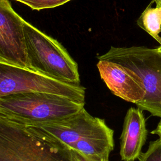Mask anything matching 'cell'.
<instances>
[{
	"label": "cell",
	"instance_id": "obj_1",
	"mask_svg": "<svg viewBox=\"0 0 161 161\" xmlns=\"http://www.w3.org/2000/svg\"><path fill=\"white\" fill-rule=\"evenodd\" d=\"M25 126L67 161H109L114 148L113 130L85 108L62 119Z\"/></svg>",
	"mask_w": 161,
	"mask_h": 161
},
{
	"label": "cell",
	"instance_id": "obj_2",
	"mask_svg": "<svg viewBox=\"0 0 161 161\" xmlns=\"http://www.w3.org/2000/svg\"><path fill=\"white\" fill-rule=\"evenodd\" d=\"M85 103L54 94L16 93L0 97V116L24 125H36L72 116Z\"/></svg>",
	"mask_w": 161,
	"mask_h": 161
},
{
	"label": "cell",
	"instance_id": "obj_3",
	"mask_svg": "<svg viewBox=\"0 0 161 161\" xmlns=\"http://www.w3.org/2000/svg\"><path fill=\"white\" fill-rule=\"evenodd\" d=\"M97 58L118 63L137 74L143 82L145 94L136 105L161 118V50L158 47H111Z\"/></svg>",
	"mask_w": 161,
	"mask_h": 161
},
{
	"label": "cell",
	"instance_id": "obj_4",
	"mask_svg": "<svg viewBox=\"0 0 161 161\" xmlns=\"http://www.w3.org/2000/svg\"><path fill=\"white\" fill-rule=\"evenodd\" d=\"M23 28L30 69L80 84L77 64L58 42L25 19Z\"/></svg>",
	"mask_w": 161,
	"mask_h": 161
},
{
	"label": "cell",
	"instance_id": "obj_5",
	"mask_svg": "<svg viewBox=\"0 0 161 161\" xmlns=\"http://www.w3.org/2000/svg\"><path fill=\"white\" fill-rule=\"evenodd\" d=\"M21 92L54 94L85 101L86 88L80 84L0 62V97Z\"/></svg>",
	"mask_w": 161,
	"mask_h": 161
},
{
	"label": "cell",
	"instance_id": "obj_6",
	"mask_svg": "<svg viewBox=\"0 0 161 161\" xmlns=\"http://www.w3.org/2000/svg\"><path fill=\"white\" fill-rule=\"evenodd\" d=\"M0 161H67L25 125L0 116Z\"/></svg>",
	"mask_w": 161,
	"mask_h": 161
},
{
	"label": "cell",
	"instance_id": "obj_7",
	"mask_svg": "<svg viewBox=\"0 0 161 161\" xmlns=\"http://www.w3.org/2000/svg\"><path fill=\"white\" fill-rule=\"evenodd\" d=\"M23 21L9 0H0V62L30 69Z\"/></svg>",
	"mask_w": 161,
	"mask_h": 161
},
{
	"label": "cell",
	"instance_id": "obj_8",
	"mask_svg": "<svg viewBox=\"0 0 161 161\" xmlns=\"http://www.w3.org/2000/svg\"><path fill=\"white\" fill-rule=\"evenodd\" d=\"M99 75L115 96L134 104L142 101L145 91L140 77L130 69L112 61L98 60Z\"/></svg>",
	"mask_w": 161,
	"mask_h": 161
},
{
	"label": "cell",
	"instance_id": "obj_9",
	"mask_svg": "<svg viewBox=\"0 0 161 161\" xmlns=\"http://www.w3.org/2000/svg\"><path fill=\"white\" fill-rule=\"evenodd\" d=\"M143 110L131 107L125 115L120 136L119 155L123 161H135L142 153L147 137Z\"/></svg>",
	"mask_w": 161,
	"mask_h": 161
},
{
	"label": "cell",
	"instance_id": "obj_10",
	"mask_svg": "<svg viewBox=\"0 0 161 161\" xmlns=\"http://www.w3.org/2000/svg\"><path fill=\"white\" fill-rule=\"evenodd\" d=\"M137 25L161 45V7L148 6L138 18Z\"/></svg>",
	"mask_w": 161,
	"mask_h": 161
},
{
	"label": "cell",
	"instance_id": "obj_11",
	"mask_svg": "<svg viewBox=\"0 0 161 161\" xmlns=\"http://www.w3.org/2000/svg\"><path fill=\"white\" fill-rule=\"evenodd\" d=\"M20 2L35 10L53 8L71 1V0H14Z\"/></svg>",
	"mask_w": 161,
	"mask_h": 161
},
{
	"label": "cell",
	"instance_id": "obj_12",
	"mask_svg": "<svg viewBox=\"0 0 161 161\" xmlns=\"http://www.w3.org/2000/svg\"><path fill=\"white\" fill-rule=\"evenodd\" d=\"M139 161H161V139L150 142L146 152L142 153Z\"/></svg>",
	"mask_w": 161,
	"mask_h": 161
},
{
	"label": "cell",
	"instance_id": "obj_13",
	"mask_svg": "<svg viewBox=\"0 0 161 161\" xmlns=\"http://www.w3.org/2000/svg\"><path fill=\"white\" fill-rule=\"evenodd\" d=\"M151 133L153 135H157L159 136V138L161 139V119L159 121L157 128L151 131Z\"/></svg>",
	"mask_w": 161,
	"mask_h": 161
},
{
	"label": "cell",
	"instance_id": "obj_14",
	"mask_svg": "<svg viewBox=\"0 0 161 161\" xmlns=\"http://www.w3.org/2000/svg\"><path fill=\"white\" fill-rule=\"evenodd\" d=\"M153 1L156 3V6L161 7V0H153Z\"/></svg>",
	"mask_w": 161,
	"mask_h": 161
},
{
	"label": "cell",
	"instance_id": "obj_15",
	"mask_svg": "<svg viewBox=\"0 0 161 161\" xmlns=\"http://www.w3.org/2000/svg\"><path fill=\"white\" fill-rule=\"evenodd\" d=\"M158 48H159V49H160V50H161V45H160V47H158Z\"/></svg>",
	"mask_w": 161,
	"mask_h": 161
}]
</instances>
